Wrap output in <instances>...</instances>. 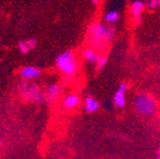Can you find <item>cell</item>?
<instances>
[{"label": "cell", "instance_id": "1", "mask_svg": "<svg viewBox=\"0 0 160 159\" xmlns=\"http://www.w3.org/2000/svg\"><path fill=\"white\" fill-rule=\"evenodd\" d=\"M116 30L102 23H93L88 30V39L95 49H103L108 42L113 39Z\"/></svg>", "mask_w": 160, "mask_h": 159}, {"label": "cell", "instance_id": "2", "mask_svg": "<svg viewBox=\"0 0 160 159\" xmlns=\"http://www.w3.org/2000/svg\"><path fill=\"white\" fill-rule=\"evenodd\" d=\"M56 66L63 76L71 77L78 71V61L71 50H66L56 58Z\"/></svg>", "mask_w": 160, "mask_h": 159}, {"label": "cell", "instance_id": "3", "mask_svg": "<svg viewBox=\"0 0 160 159\" xmlns=\"http://www.w3.org/2000/svg\"><path fill=\"white\" fill-rule=\"evenodd\" d=\"M19 92L22 98L27 101L41 102L45 99V91L40 88L39 85L29 82L28 80H22L19 85Z\"/></svg>", "mask_w": 160, "mask_h": 159}, {"label": "cell", "instance_id": "4", "mask_svg": "<svg viewBox=\"0 0 160 159\" xmlns=\"http://www.w3.org/2000/svg\"><path fill=\"white\" fill-rule=\"evenodd\" d=\"M133 106L137 112L141 116L145 117H150L156 112V108H157V104L156 100L153 99L152 96H150L148 94H138L135 97L133 100Z\"/></svg>", "mask_w": 160, "mask_h": 159}, {"label": "cell", "instance_id": "5", "mask_svg": "<svg viewBox=\"0 0 160 159\" xmlns=\"http://www.w3.org/2000/svg\"><path fill=\"white\" fill-rule=\"evenodd\" d=\"M61 95H62V87L59 84L49 85L45 89V100L49 105H52L61 98Z\"/></svg>", "mask_w": 160, "mask_h": 159}, {"label": "cell", "instance_id": "6", "mask_svg": "<svg viewBox=\"0 0 160 159\" xmlns=\"http://www.w3.org/2000/svg\"><path fill=\"white\" fill-rule=\"evenodd\" d=\"M80 104V96L77 94H67L66 96H63L62 102H61V107L67 111L73 110L79 106Z\"/></svg>", "mask_w": 160, "mask_h": 159}, {"label": "cell", "instance_id": "7", "mask_svg": "<svg viewBox=\"0 0 160 159\" xmlns=\"http://www.w3.org/2000/svg\"><path fill=\"white\" fill-rule=\"evenodd\" d=\"M20 77L22 78V80H35L40 77L41 71L38 69L37 67H32V66H26V67L21 68L19 71Z\"/></svg>", "mask_w": 160, "mask_h": 159}, {"label": "cell", "instance_id": "8", "mask_svg": "<svg viewBox=\"0 0 160 159\" xmlns=\"http://www.w3.org/2000/svg\"><path fill=\"white\" fill-rule=\"evenodd\" d=\"M126 91H127V84L121 82L113 96V102L118 108L125 107L126 105Z\"/></svg>", "mask_w": 160, "mask_h": 159}, {"label": "cell", "instance_id": "9", "mask_svg": "<svg viewBox=\"0 0 160 159\" xmlns=\"http://www.w3.org/2000/svg\"><path fill=\"white\" fill-rule=\"evenodd\" d=\"M146 8V3L141 1V0H135L131 6H130V13H131V16L133 17V19L139 23L140 19H141V16H142L143 10Z\"/></svg>", "mask_w": 160, "mask_h": 159}, {"label": "cell", "instance_id": "10", "mask_svg": "<svg viewBox=\"0 0 160 159\" xmlns=\"http://www.w3.org/2000/svg\"><path fill=\"white\" fill-rule=\"evenodd\" d=\"M36 44H37V40L35 38H30L27 40H21L18 44V49L21 54H28L30 50H32L36 47Z\"/></svg>", "mask_w": 160, "mask_h": 159}, {"label": "cell", "instance_id": "11", "mask_svg": "<svg viewBox=\"0 0 160 159\" xmlns=\"http://www.w3.org/2000/svg\"><path fill=\"white\" fill-rule=\"evenodd\" d=\"M82 57L86 61L90 62V64H97V61L100 58V55L95 48H86L82 51Z\"/></svg>", "mask_w": 160, "mask_h": 159}, {"label": "cell", "instance_id": "12", "mask_svg": "<svg viewBox=\"0 0 160 159\" xmlns=\"http://www.w3.org/2000/svg\"><path fill=\"white\" fill-rule=\"evenodd\" d=\"M85 109L87 112H95L99 109V102L91 96H88L85 99Z\"/></svg>", "mask_w": 160, "mask_h": 159}, {"label": "cell", "instance_id": "13", "mask_svg": "<svg viewBox=\"0 0 160 159\" xmlns=\"http://www.w3.org/2000/svg\"><path fill=\"white\" fill-rule=\"evenodd\" d=\"M103 19L109 25H115L119 21L120 19V13H118L117 10H109L107 13H105L103 16Z\"/></svg>", "mask_w": 160, "mask_h": 159}, {"label": "cell", "instance_id": "14", "mask_svg": "<svg viewBox=\"0 0 160 159\" xmlns=\"http://www.w3.org/2000/svg\"><path fill=\"white\" fill-rule=\"evenodd\" d=\"M159 6H160V0H147V1H146V7H147L148 9L155 10V9H157Z\"/></svg>", "mask_w": 160, "mask_h": 159}, {"label": "cell", "instance_id": "15", "mask_svg": "<svg viewBox=\"0 0 160 159\" xmlns=\"http://www.w3.org/2000/svg\"><path fill=\"white\" fill-rule=\"evenodd\" d=\"M107 61H108V59H107V57H106V56H100L99 60L97 61L96 66H97L98 69H102V68L106 66V64H107Z\"/></svg>", "mask_w": 160, "mask_h": 159}, {"label": "cell", "instance_id": "16", "mask_svg": "<svg viewBox=\"0 0 160 159\" xmlns=\"http://www.w3.org/2000/svg\"><path fill=\"white\" fill-rule=\"evenodd\" d=\"M90 1H91V3H92L93 5H96V6H97L98 3H100V0H90Z\"/></svg>", "mask_w": 160, "mask_h": 159}, {"label": "cell", "instance_id": "17", "mask_svg": "<svg viewBox=\"0 0 160 159\" xmlns=\"http://www.w3.org/2000/svg\"><path fill=\"white\" fill-rule=\"evenodd\" d=\"M158 70H159V74H160V64H159V66H158Z\"/></svg>", "mask_w": 160, "mask_h": 159}, {"label": "cell", "instance_id": "18", "mask_svg": "<svg viewBox=\"0 0 160 159\" xmlns=\"http://www.w3.org/2000/svg\"><path fill=\"white\" fill-rule=\"evenodd\" d=\"M158 155H160V147H159V149H158Z\"/></svg>", "mask_w": 160, "mask_h": 159}, {"label": "cell", "instance_id": "19", "mask_svg": "<svg viewBox=\"0 0 160 159\" xmlns=\"http://www.w3.org/2000/svg\"><path fill=\"white\" fill-rule=\"evenodd\" d=\"M156 159H160V155H158V156H157V158H156Z\"/></svg>", "mask_w": 160, "mask_h": 159}, {"label": "cell", "instance_id": "20", "mask_svg": "<svg viewBox=\"0 0 160 159\" xmlns=\"http://www.w3.org/2000/svg\"><path fill=\"white\" fill-rule=\"evenodd\" d=\"M0 147H1V138H0Z\"/></svg>", "mask_w": 160, "mask_h": 159}]
</instances>
